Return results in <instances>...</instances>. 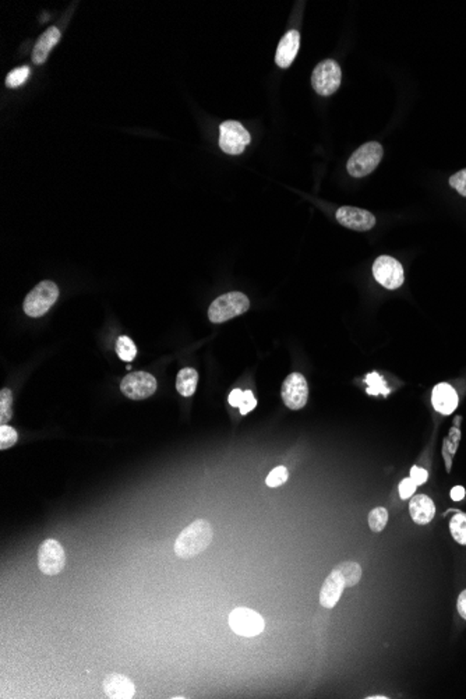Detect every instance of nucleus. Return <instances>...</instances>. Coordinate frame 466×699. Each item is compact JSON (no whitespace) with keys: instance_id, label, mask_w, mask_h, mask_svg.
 <instances>
[{"instance_id":"obj_13","label":"nucleus","mask_w":466,"mask_h":699,"mask_svg":"<svg viewBox=\"0 0 466 699\" xmlns=\"http://www.w3.org/2000/svg\"><path fill=\"white\" fill-rule=\"evenodd\" d=\"M346 588L341 573L334 568L331 574L325 578L320 590V603L325 608H333L341 599L342 592Z\"/></svg>"},{"instance_id":"obj_7","label":"nucleus","mask_w":466,"mask_h":699,"mask_svg":"<svg viewBox=\"0 0 466 699\" xmlns=\"http://www.w3.org/2000/svg\"><path fill=\"white\" fill-rule=\"evenodd\" d=\"M375 281L390 291H395L402 286L405 281L402 264L390 256H380L373 264Z\"/></svg>"},{"instance_id":"obj_31","label":"nucleus","mask_w":466,"mask_h":699,"mask_svg":"<svg viewBox=\"0 0 466 699\" xmlns=\"http://www.w3.org/2000/svg\"><path fill=\"white\" fill-rule=\"evenodd\" d=\"M416 487H417V485H416V483H415V482H413L410 478H406V479H404V481L401 482V485H400V494H401V498H402V500H407V498H410V496H413V494H415Z\"/></svg>"},{"instance_id":"obj_29","label":"nucleus","mask_w":466,"mask_h":699,"mask_svg":"<svg viewBox=\"0 0 466 699\" xmlns=\"http://www.w3.org/2000/svg\"><path fill=\"white\" fill-rule=\"evenodd\" d=\"M450 184L455 188L461 196L466 197V169L457 172L450 178Z\"/></svg>"},{"instance_id":"obj_34","label":"nucleus","mask_w":466,"mask_h":699,"mask_svg":"<svg viewBox=\"0 0 466 699\" xmlns=\"http://www.w3.org/2000/svg\"><path fill=\"white\" fill-rule=\"evenodd\" d=\"M465 497V488L462 486H455L451 490V498L454 501H461Z\"/></svg>"},{"instance_id":"obj_10","label":"nucleus","mask_w":466,"mask_h":699,"mask_svg":"<svg viewBox=\"0 0 466 699\" xmlns=\"http://www.w3.org/2000/svg\"><path fill=\"white\" fill-rule=\"evenodd\" d=\"M156 377L147 371L128 373L121 383L123 396L133 401H141L154 396L156 391Z\"/></svg>"},{"instance_id":"obj_4","label":"nucleus","mask_w":466,"mask_h":699,"mask_svg":"<svg viewBox=\"0 0 466 699\" xmlns=\"http://www.w3.org/2000/svg\"><path fill=\"white\" fill-rule=\"evenodd\" d=\"M383 147L377 141H370L359 147L348 161L346 169L353 178H365L378 166L383 158Z\"/></svg>"},{"instance_id":"obj_11","label":"nucleus","mask_w":466,"mask_h":699,"mask_svg":"<svg viewBox=\"0 0 466 699\" xmlns=\"http://www.w3.org/2000/svg\"><path fill=\"white\" fill-rule=\"evenodd\" d=\"M229 625L238 635L255 637L264 630V618L251 608H238L229 615Z\"/></svg>"},{"instance_id":"obj_1","label":"nucleus","mask_w":466,"mask_h":699,"mask_svg":"<svg viewBox=\"0 0 466 699\" xmlns=\"http://www.w3.org/2000/svg\"><path fill=\"white\" fill-rule=\"evenodd\" d=\"M214 538L213 526L206 519H197L185 528L175 542L176 555L181 558H193L210 546Z\"/></svg>"},{"instance_id":"obj_22","label":"nucleus","mask_w":466,"mask_h":699,"mask_svg":"<svg viewBox=\"0 0 466 699\" xmlns=\"http://www.w3.org/2000/svg\"><path fill=\"white\" fill-rule=\"evenodd\" d=\"M116 353L123 362H131L137 355V348L128 336H121L116 342Z\"/></svg>"},{"instance_id":"obj_27","label":"nucleus","mask_w":466,"mask_h":699,"mask_svg":"<svg viewBox=\"0 0 466 699\" xmlns=\"http://www.w3.org/2000/svg\"><path fill=\"white\" fill-rule=\"evenodd\" d=\"M288 478H289L288 469L285 466H277L275 469H273L270 472L265 482H267V486L280 487L288 481Z\"/></svg>"},{"instance_id":"obj_18","label":"nucleus","mask_w":466,"mask_h":699,"mask_svg":"<svg viewBox=\"0 0 466 699\" xmlns=\"http://www.w3.org/2000/svg\"><path fill=\"white\" fill-rule=\"evenodd\" d=\"M61 39V31L58 30L56 27H51L48 30L45 31L38 42L35 44V48H34V52H32V61L35 64H42L44 61H46V58L49 56L51 51L54 49V46L59 42Z\"/></svg>"},{"instance_id":"obj_12","label":"nucleus","mask_w":466,"mask_h":699,"mask_svg":"<svg viewBox=\"0 0 466 699\" xmlns=\"http://www.w3.org/2000/svg\"><path fill=\"white\" fill-rule=\"evenodd\" d=\"M335 216L343 228L358 231V232H366L373 229L377 222L373 213L362 208L348 207V206L338 208Z\"/></svg>"},{"instance_id":"obj_8","label":"nucleus","mask_w":466,"mask_h":699,"mask_svg":"<svg viewBox=\"0 0 466 699\" xmlns=\"http://www.w3.org/2000/svg\"><path fill=\"white\" fill-rule=\"evenodd\" d=\"M66 565V553L55 539H46L38 548V568L45 575H58Z\"/></svg>"},{"instance_id":"obj_21","label":"nucleus","mask_w":466,"mask_h":699,"mask_svg":"<svg viewBox=\"0 0 466 699\" xmlns=\"http://www.w3.org/2000/svg\"><path fill=\"white\" fill-rule=\"evenodd\" d=\"M450 530L455 542L466 546V514L458 513L451 518Z\"/></svg>"},{"instance_id":"obj_28","label":"nucleus","mask_w":466,"mask_h":699,"mask_svg":"<svg viewBox=\"0 0 466 699\" xmlns=\"http://www.w3.org/2000/svg\"><path fill=\"white\" fill-rule=\"evenodd\" d=\"M368 384H369V393L370 394H388L390 390L385 387L384 380L377 374L372 373L368 376Z\"/></svg>"},{"instance_id":"obj_9","label":"nucleus","mask_w":466,"mask_h":699,"mask_svg":"<svg viewBox=\"0 0 466 699\" xmlns=\"http://www.w3.org/2000/svg\"><path fill=\"white\" fill-rule=\"evenodd\" d=\"M280 396L283 403L289 409L292 411L303 409L309 399V386L305 376L300 373L289 374L282 384Z\"/></svg>"},{"instance_id":"obj_32","label":"nucleus","mask_w":466,"mask_h":699,"mask_svg":"<svg viewBox=\"0 0 466 699\" xmlns=\"http://www.w3.org/2000/svg\"><path fill=\"white\" fill-rule=\"evenodd\" d=\"M427 478H429V475H427V471H426V469L419 468V466H413V468L410 469V479H412V481H413V482H415L417 486H420V485L426 483Z\"/></svg>"},{"instance_id":"obj_36","label":"nucleus","mask_w":466,"mask_h":699,"mask_svg":"<svg viewBox=\"0 0 466 699\" xmlns=\"http://www.w3.org/2000/svg\"><path fill=\"white\" fill-rule=\"evenodd\" d=\"M370 699H385L387 697H369Z\"/></svg>"},{"instance_id":"obj_5","label":"nucleus","mask_w":466,"mask_h":699,"mask_svg":"<svg viewBox=\"0 0 466 699\" xmlns=\"http://www.w3.org/2000/svg\"><path fill=\"white\" fill-rule=\"evenodd\" d=\"M341 79V66L337 61L328 59L315 66L311 76V86L317 94L328 96L340 89Z\"/></svg>"},{"instance_id":"obj_2","label":"nucleus","mask_w":466,"mask_h":699,"mask_svg":"<svg viewBox=\"0 0 466 699\" xmlns=\"http://www.w3.org/2000/svg\"><path fill=\"white\" fill-rule=\"evenodd\" d=\"M249 298L242 292H229L221 295L208 308V318L214 324L232 320L249 310Z\"/></svg>"},{"instance_id":"obj_17","label":"nucleus","mask_w":466,"mask_h":699,"mask_svg":"<svg viewBox=\"0 0 466 699\" xmlns=\"http://www.w3.org/2000/svg\"><path fill=\"white\" fill-rule=\"evenodd\" d=\"M409 513H410L412 519L417 525H427L435 518V503L429 496H425V494L413 496L410 500V504H409Z\"/></svg>"},{"instance_id":"obj_20","label":"nucleus","mask_w":466,"mask_h":699,"mask_svg":"<svg viewBox=\"0 0 466 699\" xmlns=\"http://www.w3.org/2000/svg\"><path fill=\"white\" fill-rule=\"evenodd\" d=\"M335 568L341 573L346 588L358 585L360 578H362V574H363L362 567L355 561H345V563L338 564Z\"/></svg>"},{"instance_id":"obj_3","label":"nucleus","mask_w":466,"mask_h":699,"mask_svg":"<svg viewBox=\"0 0 466 699\" xmlns=\"http://www.w3.org/2000/svg\"><path fill=\"white\" fill-rule=\"evenodd\" d=\"M59 298V288L52 281L39 282L24 301V313L32 317H42L49 311V308L56 303Z\"/></svg>"},{"instance_id":"obj_16","label":"nucleus","mask_w":466,"mask_h":699,"mask_svg":"<svg viewBox=\"0 0 466 699\" xmlns=\"http://www.w3.org/2000/svg\"><path fill=\"white\" fill-rule=\"evenodd\" d=\"M103 693L108 698H133L136 694L134 684L122 674H111L103 681Z\"/></svg>"},{"instance_id":"obj_25","label":"nucleus","mask_w":466,"mask_h":699,"mask_svg":"<svg viewBox=\"0 0 466 699\" xmlns=\"http://www.w3.org/2000/svg\"><path fill=\"white\" fill-rule=\"evenodd\" d=\"M388 522V511L384 507H375L369 514V526L373 532H381Z\"/></svg>"},{"instance_id":"obj_24","label":"nucleus","mask_w":466,"mask_h":699,"mask_svg":"<svg viewBox=\"0 0 466 699\" xmlns=\"http://www.w3.org/2000/svg\"><path fill=\"white\" fill-rule=\"evenodd\" d=\"M30 77V67L29 66H21V67H17L14 70H11L7 77H6V86L9 89H17L20 86H23L27 79Z\"/></svg>"},{"instance_id":"obj_33","label":"nucleus","mask_w":466,"mask_h":699,"mask_svg":"<svg viewBox=\"0 0 466 699\" xmlns=\"http://www.w3.org/2000/svg\"><path fill=\"white\" fill-rule=\"evenodd\" d=\"M231 406H235V408H239L242 405V401H243V393L240 390H233L231 394H229V398H228Z\"/></svg>"},{"instance_id":"obj_15","label":"nucleus","mask_w":466,"mask_h":699,"mask_svg":"<svg viewBox=\"0 0 466 699\" xmlns=\"http://www.w3.org/2000/svg\"><path fill=\"white\" fill-rule=\"evenodd\" d=\"M432 402L438 413L451 415L458 406V394L450 384L440 383L433 388Z\"/></svg>"},{"instance_id":"obj_23","label":"nucleus","mask_w":466,"mask_h":699,"mask_svg":"<svg viewBox=\"0 0 466 699\" xmlns=\"http://www.w3.org/2000/svg\"><path fill=\"white\" fill-rule=\"evenodd\" d=\"M13 418V394L9 388L0 391V423L6 425Z\"/></svg>"},{"instance_id":"obj_35","label":"nucleus","mask_w":466,"mask_h":699,"mask_svg":"<svg viewBox=\"0 0 466 699\" xmlns=\"http://www.w3.org/2000/svg\"><path fill=\"white\" fill-rule=\"evenodd\" d=\"M458 613L466 620V590H464L458 598Z\"/></svg>"},{"instance_id":"obj_19","label":"nucleus","mask_w":466,"mask_h":699,"mask_svg":"<svg viewBox=\"0 0 466 699\" xmlns=\"http://www.w3.org/2000/svg\"><path fill=\"white\" fill-rule=\"evenodd\" d=\"M198 384V373L196 368L185 367L178 373L176 390L182 396H194Z\"/></svg>"},{"instance_id":"obj_26","label":"nucleus","mask_w":466,"mask_h":699,"mask_svg":"<svg viewBox=\"0 0 466 699\" xmlns=\"http://www.w3.org/2000/svg\"><path fill=\"white\" fill-rule=\"evenodd\" d=\"M19 440L17 431L7 425L0 426V450H7L11 448Z\"/></svg>"},{"instance_id":"obj_6","label":"nucleus","mask_w":466,"mask_h":699,"mask_svg":"<svg viewBox=\"0 0 466 699\" xmlns=\"http://www.w3.org/2000/svg\"><path fill=\"white\" fill-rule=\"evenodd\" d=\"M249 131L242 123L226 121L219 127V147L229 155H239L249 146Z\"/></svg>"},{"instance_id":"obj_30","label":"nucleus","mask_w":466,"mask_h":699,"mask_svg":"<svg viewBox=\"0 0 466 699\" xmlns=\"http://www.w3.org/2000/svg\"><path fill=\"white\" fill-rule=\"evenodd\" d=\"M255 405H257V399L254 398L253 393H251V391H245V393H243V401H242V405L239 406L240 413H242V415H248V413H250V412H251V411L255 408Z\"/></svg>"},{"instance_id":"obj_14","label":"nucleus","mask_w":466,"mask_h":699,"mask_svg":"<svg viewBox=\"0 0 466 699\" xmlns=\"http://www.w3.org/2000/svg\"><path fill=\"white\" fill-rule=\"evenodd\" d=\"M299 46H300V34L296 30L288 31L280 39L275 54V63L280 69H288L292 64V61H295L299 52Z\"/></svg>"}]
</instances>
